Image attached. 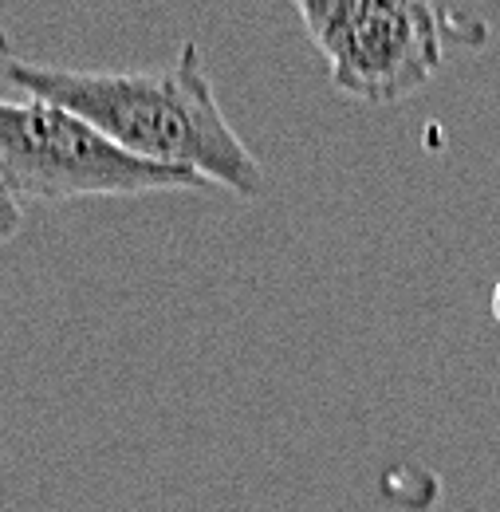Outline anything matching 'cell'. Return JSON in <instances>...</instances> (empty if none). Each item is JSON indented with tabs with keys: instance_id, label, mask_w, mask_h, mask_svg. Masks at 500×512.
<instances>
[{
	"instance_id": "5b68a950",
	"label": "cell",
	"mask_w": 500,
	"mask_h": 512,
	"mask_svg": "<svg viewBox=\"0 0 500 512\" xmlns=\"http://www.w3.org/2000/svg\"><path fill=\"white\" fill-rule=\"evenodd\" d=\"M493 316H497V323H500V280H497V288H493Z\"/></svg>"
},
{
	"instance_id": "7a4b0ae2",
	"label": "cell",
	"mask_w": 500,
	"mask_h": 512,
	"mask_svg": "<svg viewBox=\"0 0 500 512\" xmlns=\"http://www.w3.org/2000/svg\"><path fill=\"white\" fill-rule=\"evenodd\" d=\"M304 32L331 67L335 91L394 103L426 87L445 44H481L485 24L422 0H300Z\"/></svg>"
},
{
	"instance_id": "6da1fadb",
	"label": "cell",
	"mask_w": 500,
	"mask_h": 512,
	"mask_svg": "<svg viewBox=\"0 0 500 512\" xmlns=\"http://www.w3.org/2000/svg\"><path fill=\"white\" fill-rule=\"evenodd\" d=\"M4 75L28 99L79 115L142 162L189 170L237 197L268 190L264 166L237 138L213 95L197 40H186L178 60L162 71H79L4 56Z\"/></svg>"
},
{
	"instance_id": "3957f363",
	"label": "cell",
	"mask_w": 500,
	"mask_h": 512,
	"mask_svg": "<svg viewBox=\"0 0 500 512\" xmlns=\"http://www.w3.org/2000/svg\"><path fill=\"white\" fill-rule=\"evenodd\" d=\"M205 186L209 182L189 170L126 154L56 103L0 99V193L12 201L56 205L75 197H138Z\"/></svg>"
},
{
	"instance_id": "277c9868",
	"label": "cell",
	"mask_w": 500,
	"mask_h": 512,
	"mask_svg": "<svg viewBox=\"0 0 500 512\" xmlns=\"http://www.w3.org/2000/svg\"><path fill=\"white\" fill-rule=\"evenodd\" d=\"M24 225V209L20 201H12L8 193H0V245H8Z\"/></svg>"
}]
</instances>
